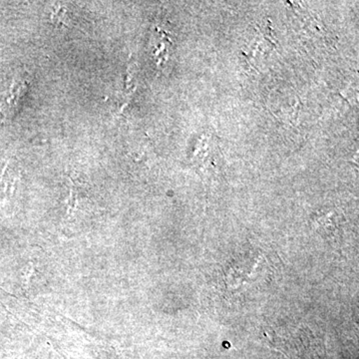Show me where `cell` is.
<instances>
[{"instance_id": "cell-1", "label": "cell", "mask_w": 359, "mask_h": 359, "mask_svg": "<svg viewBox=\"0 0 359 359\" xmlns=\"http://www.w3.org/2000/svg\"><path fill=\"white\" fill-rule=\"evenodd\" d=\"M25 91V82L14 81L13 86L9 90V95L7 96L4 102L1 104L2 107H6V109L2 110L1 112L4 115H9L15 111L18 107V104L20 103L21 97L23 96Z\"/></svg>"}]
</instances>
